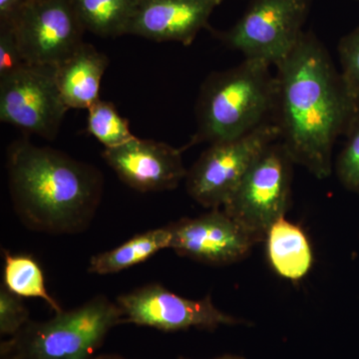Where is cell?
I'll return each instance as SVG.
<instances>
[{"mask_svg": "<svg viewBox=\"0 0 359 359\" xmlns=\"http://www.w3.org/2000/svg\"><path fill=\"white\" fill-rule=\"evenodd\" d=\"M275 122L295 164L318 179L332 173V148L359 114V99L347 89L323 44L304 33L278 66Z\"/></svg>", "mask_w": 359, "mask_h": 359, "instance_id": "cell-1", "label": "cell"}, {"mask_svg": "<svg viewBox=\"0 0 359 359\" xmlns=\"http://www.w3.org/2000/svg\"><path fill=\"white\" fill-rule=\"evenodd\" d=\"M7 171L14 210L29 230L70 235L91 224L103 193L96 168L20 140L9 148Z\"/></svg>", "mask_w": 359, "mask_h": 359, "instance_id": "cell-2", "label": "cell"}, {"mask_svg": "<svg viewBox=\"0 0 359 359\" xmlns=\"http://www.w3.org/2000/svg\"><path fill=\"white\" fill-rule=\"evenodd\" d=\"M276 78L271 65L245 59L237 67L211 75L197 104L193 143L230 141L269 122L275 112Z\"/></svg>", "mask_w": 359, "mask_h": 359, "instance_id": "cell-3", "label": "cell"}, {"mask_svg": "<svg viewBox=\"0 0 359 359\" xmlns=\"http://www.w3.org/2000/svg\"><path fill=\"white\" fill-rule=\"evenodd\" d=\"M123 325L117 302L97 295L82 306L55 313L50 320H30L18 334L2 342L1 358L93 359L113 327Z\"/></svg>", "mask_w": 359, "mask_h": 359, "instance_id": "cell-4", "label": "cell"}, {"mask_svg": "<svg viewBox=\"0 0 359 359\" xmlns=\"http://www.w3.org/2000/svg\"><path fill=\"white\" fill-rule=\"evenodd\" d=\"M292 163L280 141L273 142L255 160L223 207L257 243L266 240L271 226L287 211Z\"/></svg>", "mask_w": 359, "mask_h": 359, "instance_id": "cell-5", "label": "cell"}, {"mask_svg": "<svg viewBox=\"0 0 359 359\" xmlns=\"http://www.w3.org/2000/svg\"><path fill=\"white\" fill-rule=\"evenodd\" d=\"M280 136L269 121L240 138L211 144L187 173V192L203 207L223 208L255 160Z\"/></svg>", "mask_w": 359, "mask_h": 359, "instance_id": "cell-6", "label": "cell"}, {"mask_svg": "<svg viewBox=\"0 0 359 359\" xmlns=\"http://www.w3.org/2000/svg\"><path fill=\"white\" fill-rule=\"evenodd\" d=\"M309 0H252L243 18L224 35L245 59L276 67L299 43Z\"/></svg>", "mask_w": 359, "mask_h": 359, "instance_id": "cell-7", "label": "cell"}, {"mask_svg": "<svg viewBox=\"0 0 359 359\" xmlns=\"http://www.w3.org/2000/svg\"><path fill=\"white\" fill-rule=\"evenodd\" d=\"M56 66L26 65L0 78V120L42 138H55L67 112Z\"/></svg>", "mask_w": 359, "mask_h": 359, "instance_id": "cell-8", "label": "cell"}, {"mask_svg": "<svg viewBox=\"0 0 359 359\" xmlns=\"http://www.w3.org/2000/svg\"><path fill=\"white\" fill-rule=\"evenodd\" d=\"M8 25L27 65L57 66L82 42L85 29L71 0H27Z\"/></svg>", "mask_w": 359, "mask_h": 359, "instance_id": "cell-9", "label": "cell"}, {"mask_svg": "<svg viewBox=\"0 0 359 359\" xmlns=\"http://www.w3.org/2000/svg\"><path fill=\"white\" fill-rule=\"evenodd\" d=\"M123 323L142 325L173 332L199 328L215 330L221 325H244L245 320L219 311L211 297L185 299L159 283H150L118 297Z\"/></svg>", "mask_w": 359, "mask_h": 359, "instance_id": "cell-10", "label": "cell"}, {"mask_svg": "<svg viewBox=\"0 0 359 359\" xmlns=\"http://www.w3.org/2000/svg\"><path fill=\"white\" fill-rule=\"evenodd\" d=\"M167 226L172 235L170 249L179 256L211 266L242 261L257 244L256 238L224 210L212 209Z\"/></svg>", "mask_w": 359, "mask_h": 359, "instance_id": "cell-11", "label": "cell"}, {"mask_svg": "<svg viewBox=\"0 0 359 359\" xmlns=\"http://www.w3.org/2000/svg\"><path fill=\"white\" fill-rule=\"evenodd\" d=\"M183 150L164 142L136 137L117 147L105 148L103 159L123 183L141 193L174 190L186 178Z\"/></svg>", "mask_w": 359, "mask_h": 359, "instance_id": "cell-12", "label": "cell"}, {"mask_svg": "<svg viewBox=\"0 0 359 359\" xmlns=\"http://www.w3.org/2000/svg\"><path fill=\"white\" fill-rule=\"evenodd\" d=\"M219 4L216 0H140L128 34L188 46Z\"/></svg>", "mask_w": 359, "mask_h": 359, "instance_id": "cell-13", "label": "cell"}, {"mask_svg": "<svg viewBox=\"0 0 359 359\" xmlns=\"http://www.w3.org/2000/svg\"><path fill=\"white\" fill-rule=\"evenodd\" d=\"M109 65L105 54L82 42L76 50L56 66V81L68 109L88 110L100 99L102 77Z\"/></svg>", "mask_w": 359, "mask_h": 359, "instance_id": "cell-14", "label": "cell"}, {"mask_svg": "<svg viewBox=\"0 0 359 359\" xmlns=\"http://www.w3.org/2000/svg\"><path fill=\"white\" fill-rule=\"evenodd\" d=\"M271 266L283 278L299 280L313 264V252L306 233L283 217L271 226L266 238Z\"/></svg>", "mask_w": 359, "mask_h": 359, "instance_id": "cell-15", "label": "cell"}, {"mask_svg": "<svg viewBox=\"0 0 359 359\" xmlns=\"http://www.w3.org/2000/svg\"><path fill=\"white\" fill-rule=\"evenodd\" d=\"M171 238L168 226L139 233L115 249L92 257L88 271L100 276L120 273L144 263L161 250L170 249Z\"/></svg>", "mask_w": 359, "mask_h": 359, "instance_id": "cell-16", "label": "cell"}, {"mask_svg": "<svg viewBox=\"0 0 359 359\" xmlns=\"http://www.w3.org/2000/svg\"><path fill=\"white\" fill-rule=\"evenodd\" d=\"M140 0H71L85 30L98 36L128 34Z\"/></svg>", "mask_w": 359, "mask_h": 359, "instance_id": "cell-17", "label": "cell"}, {"mask_svg": "<svg viewBox=\"0 0 359 359\" xmlns=\"http://www.w3.org/2000/svg\"><path fill=\"white\" fill-rule=\"evenodd\" d=\"M4 287L20 297L41 299L55 313L63 311L45 285L43 271L39 262L29 255L4 252Z\"/></svg>", "mask_w": 359, "mask_h": 359, "instance_id": "cell-18", "label": "cell"}, {"mask_svg": "<svg viewBox=\"0 0 359 359\" xmlns=\"http://www.w3.org/2000/svg\"><path fill=\"white\" fill-rule=\"evenodd\" d=\"M87 131L105 148L117 147L134 138L129 123L112 103L99 99L88 110Z\"/></svg>", "mask_w": 359, "mask_h": 359, "instance_id": "cell-19", "label": "cell"}, {"mask_svg": "<svg viewBox=\"0 0 359 359\" xmlns=\"http://www.w3.org/2000/svg\"><path fill=\"white\" fill-rule=\"evenodd\" d=\"M341 154L337 162V173L342 185L359 194V114L351 127Z\"/></svg>", "mask_w": 359, "mask_h": 359, "instance_id": "cell-20", "label": "cell"}, {"mask_svg": "<svg viewBox=\"0 0 359 359\" xmlns=\"http://www.w3.org/2000/svg\"><path fill=\"white\" fill-rule=\"evenodd\" d=\"M29 321V311L21 297L2 285L0 289V334L14 337Z\"/></svg>", "mask_w": 359, "mask_h": 359, "instance_id": "cell-21", "label": "cell"}, {"mask_svg": "<svg viewBox=\"0 0 359 359\" xmlns=\"http://www.w3.org/2000/svg\"><path fill=\"white\" fill-rule=\"evenodd\" d=\"M339 56L342 79L348 91L359 99V28L341 40Z\"/></svg>", "mask_w": 359, "mask_h": 359, "instance_id": "cell-22", "label": "cell"}, {"mask_svg": "<svg viewBox=\"0 0 359 359\" xmlns=\"http://www.w3.org/2000/svg\"><path fill=\"white\" fill-rule=\"evenodd\" d=\"M26 65L13 30L8 25H0V78L20 70Z\"/></svg>", "mask_w": 359, "mask_h": 359, "instance_id": "cell-23", "label": "cell"}, {"mask_svg": "<svg viewBox=\"0 0 359 359\" xmlns=\"http://www.w3.org/2000/svg\"><path fill=\"white\" fill-rule=\"evenodd\" d=\"M27 0H0V23L9 25Z\"/></svg>", "mask_w": 359, "mask_h": 359, "instance_id": "cell-24", "label": "cell"}, {"mask_svg": "<svg viewBox=\"0 0 359 359\" xmlns=\"http://www.w3.org/2000/svg\"><path fill=\"white\" fill-rule=\"evenodd\" d=\"M93 359H126L123 358L121 356L116 355V354H101V355H97Z\"/></svg>", "mask_w": 359, "mask_h": 359, "instance_id": "cell-25", "label": "cell"}, {"mask_svg": "<svg viewBox=\"0 0 359 359\" xmlns=\"http://www.w3.org/2000/svg\"><path fill=\"white\" fill-rule=\"evenodd\" d=\"M180 359H185V358H180ZM215 359H245L243 358V356L240 355H231V354H226V355L221 356V358H215Z\"/></svg>", "mask_w": 359, "mask_h": 359, "instance_id": "cell-26", "label": "cell"}, {"mask_svg": "<svg viewBox=\"0 0 359 359\" xmlns=\"http://www.w3.org/2000/svg\"><path fill=\"white\" fill-rule=\"evenodd\" d=\"M216 1H218L219 4H221V2L223 1V0H216Z\"/></svg>", "mask_w": 359, "mask_h": 359, "instance_id": "cell-27", "label": "cell"}, {"mask_svg": "<svg viewBox=\"0 0 359 359\" xmlns=\"http://www.w3.org/2000/svg\"><path fill=\"white\" fill-rule=\"evenodd\" d=\"M1 359H13V358H1Z\"/></svg>", "mask_w": 359, "mask_h": 359, "instance_id": "cell-28", "label": "cell"}]
</instances>
